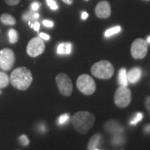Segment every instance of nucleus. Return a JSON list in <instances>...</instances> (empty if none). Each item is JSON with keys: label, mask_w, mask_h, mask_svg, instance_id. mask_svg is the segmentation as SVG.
<instances>
[{"label": "nucleus", "mask_w": 150, "mask_h": 150, "mask_svg": "<svg viewBox=\"0 0 150 150\" xmlns=\"http://www.w3.org/2000/svg\"><path fill=\"white\" fill-rule=\"evenodd\" d=\"M33 11H29V12L26 13L24 15L23 19L24 20H35L34 18V13H35L33 12Z\"/></svg>", "instance_id": "5701e85b"}, {"label": "nucleus", "mask_w": 150, "mask_h": 150, "mask_svg": "<svg viewBox=\"0 0 150 150\" xmlns=\"http://www.w3.org/2000/svg\"><path fill=\"white\" fill-rule=\"evenodd\" d=\"M4 1L8 5L15 6L18 4L20 2V0H4Z\"/></svg>", "instance_id": "a878e982"}, {"label": "nucleus", "mask_w": 150, "mask_h": 150, "mask_svg": "<svg viewBox=\"0 0 150 150\" xmlns=\"http://www.w3.org/2000/svg\"><path fill=\"white\" fill-rule=\"evenodd\" d=\"M145 107L150 113V96H148L145 99Z\"/></svg>", "instance_id": "cd10ccee"}, {"label": "nucleus", "mask_w": 150, "mask_h": 150, "mask_svg": "<svg viewBox=\"0 0 150 150\" xmlns=\"http://www.w3.org/2000/svg\"><path fill=\"white\" fill-rule=\"evenodd\" d=\"M19 142L23 146H27L29 144V138L25 135H22V136H20V138H19Z\"/></svg>", "instance_id": "4be33fe9"}, {"label": "nucleus", "mask_w": 150, "mask_h": 150, "mask_svg": "<svg viewBox=\"0 0 150 150\" xmlns=\"http://www.w3.org/2000/svg\"><path fill=\"white\" fill-rule=\"evenodd\" d=\"M47 5L50 7V8L52 10H57L58 9V5L56 4L54 0H46Z\"/></svg>", "instance_id": "393cba45"}, {"label": "nucleus", "mask_w": 150, "mask_h": 150, "mask_svg": "<svg viewBox=\"0 0 150 150\" xmlns=\"http://www.w3.org/2000/svg\"><path fill=\"white\" fill-rule=\"evenodd\" d=\"M95 14L99 18L106 19L111 14L110 4L107 1H102L97 4L95 8Z\"/></svg>", "instance_id": "9d476101"}, {"label": "nucleus", "mask_w": 150, "mask_h": 150, "mask_svg": "<svg viewBox=\"0 0 150 150\" xmlns=\"http://www.w3.org/2000/svg\"><path fill=\"white\" fill-rule=\"evenodd\" d=\"M42 23L47 27H53V26H54L53 22L50 21V20H44V21L42 22Z\"/></svg>", "instance_id": "c85d7f7f"}, {"label": "nucleus", "mask_w": 150, "mask_h": 150, "mask_svg": "<svg viewBox=\"0 0 150 150\" xmlns=\"http://www.w3.org/2000/svg\"><path fill=\"white\" fill-rule=\"evenodd\" d=\"M91 71L95 77L101 79H109L114 74L115 69L110 61L102 60L93 64Z\"/></svg>", "instance_id": "7ed1b4c3"}, {"label": "nucleus", "mask_w": 150, "mask_h": 150, "mask_svg": "<svg viewBox=\"0 0 150 150\" xmlns=\"http://www.w3.org/2000/svg\"><path fill=\"white\" fill-rule=\"evenodd\" d=\"M147 42L150 43V36H149V37L147 38Z\"/></svg>", "instance_id": "f704fd0d"}, {"label": "nucleus", "mask_w": 150, "mask_h": 150, "mask_svg": "<svg viewBox=\"0 0 150 150\" xmlns=\"http://www.w3.org/2000/svg\"><path fill=\"white\" fill-rule=\"evenodd\" d=\"M10 79L6 73L0 72V88H4L8 86Z\"/></svg>", "instance_id": "f3484780"}, {"label": "nucleus", "mask_w": 150, "mask_h": 150, "mask_svg": "<svg viewBox=\"0 0 150 150\" xmlns=\"http://www.w3.org/2000/svg\"><path fill=\"white\" fill-rule=\"evenodd\" d=\"M9 42L11 44H14L18 40V33L14 29H11L8 31Z\"/></svg>", "instance_id": "a211bd4d"}, {"label": "nucleus", "mask_w": 150, "mask_h": 150, "mask_svg": "<svg viewBox=\"0 0 150 150\" xmlns=\"http://www.w3.org/2000/svg\"><path fill=\"white\" fill-rule=\"evenodd\" d=\"M76 87L79 91L86 95H91L96 91V83L88 74L80 75L76 80Z\"/></svg>", "instance_id": "20e7f679"}, {"label": "nucleus", "mask_w": 150, "mask_h": 150, "mask_svg": "<svg viewBox=\"0 0 150 150\" xmlns=\"http://www.w3.org/2000/svg\"><path fill=\"white\" fill-rule=\"evenodd\" d=\"M0 21L6 25H15L16 24V20L11 15L8 13H4L0 16Z\"/></svg>", "instance_id": "4468645a"}, {"label": "nucleus", "mask_w": 150, "mask_h": 150, "mask_svg": "<svg viewBox=\"0 0 150 150\" xmlns=\"http://www.w3.org/2000/svg\"><path fill=\"white\" fill-rule=\"evenodd\" d=\"M118 82L120 85L123 86H128V79L127 76V70L125 68H122L118 74Z\"/></svg>", "instance_id": "dca6fc26"}, {"label": "nucleus", "mask_w": 150, "mask_h": 150, "mask_svg": "<svg viewBox=\"0 0 150 150\" xmlns=\"http://www.w3.org/2000/svg\"><path fill=\"white\" fill-rule=\"evenodd\" d=\"M112 125H113V127L110 126V125H108V123H106V125H105V127H106V129H107L108 131L116 134H120V133L122 132L123 127L120 126L119 124H117V122H113V121H112Z\"/></svg>", "instance_id": "2eb2a0df"}, {"label": "nucleus", "mask_w": 150, "mask_h": 150, "mask_svg": "<svg viewBox=\"0 0 150 150\" xmlns=\"http://www.w3.org/2000/svg\"><path fill=\"white\" fill-rule=\"evenodd\" d=\"M84 1H89V0H84Z\"/></svg>", "instance_id": "c9c22d12"}, {"label": "nucleus", "mask_w": 150, "mask_h": 150, "mask_svg": "<svg viewBox=\"0 0 150 150\" xmlns=\"http://www.w3.org/2000/svg\"><path fill=\"white\" fill-rule=\"evenodd\" d=\"M11 85L20 91H26L33 81V75L26 67H20L11 72L10 76Z\"/></svg>", "instance_id": "f257e3e1"}, {"label": "nucleus", "mask_w": 150, "mask_h": 150, "mask_svg": "<svg viewBox=\"0 0 150 150\" xmlns=\"http://www.w3.org/2000/svg\"><path fill=\"white\" fill-rule=\"evenodd\" d=\"M33 29H35V31H38L40 29V23L39 22H35V23L33 24Z\"/></svg>", "instance_id": "7c9ffc66"}, {"label": "nucleus", "mask_w": 150, "mask_h": 150, "mask_svg": "<svg viewBox=\"0 0 150 150\" xmlns=\"http://www.w3.org/2000/svg\"><path fill=\"white\" fill-rule=\"evenodd\" d=\"M72 52V44L70 42L61 43L58 46L57 53L59 54H70Z\"/></svg>", "instance_id": "ddd939ff"}, {"label": "nucleus", "mask_w": 150, "mask_h": 150, "mask_svg": "<svg viewBox=\"0 0 150 150\" xmlns=\"http://www.w3.org/2000/svg\"><path fill=\"white\" fill-rule=\"evenodd\" d=\"M88 13H86V12L82 13L81 18L83 19V20H86V19L88 18Z\"/></svg>", "instance_id": "2f4dec72"}, {"label": "nucleus", "mask_w": 150, "mask_h": 150, "mask_svg": "<svg viewBox=\"0 0 150 150\" xmlns=\"http://www.w3.org/2000/svg\"><path fill=\"white\" fill-rule=\"evenodd\" d=\"M121 31V27L120 26H117V27H112L111 29H108L107 31L105 32V37L108 38L111 35L115 34V33H119L120 31Z\"/></svg>", "instance_id": "6ab92c4d"}, {"label": "nucleus", "mask_w": 150, "mask_h": 150, "mask_svg": "<svg viewBox=\"0 0 150 150\" xmlns=\"http://www.w3.org/2000/svg\"><path fill=\"white\" fill-rule=\"evenodd\" d=\"M62 1L67 5H71L73 3V0H62Z\"/></svg>", "instance_id": "473e14b6"}, {"label": "nucleus", "mask_w": 150, "mask_h": 150, "mask_svg": "<svg viewBox=\"0 0 150 150\" xmlns=\"http://www.w3.org/2000/svg\"><path fill=\"white\" fill-rule=\"evenodd\" d=\"M131 101V92L127 86H121L114 95V102L117 107L123 108L128 106Z\"/></svg>", "instance_id": "39448f33"}, {"label": "nucleus", "mask_w": 150, "mask_h": 150, "mask_svg": "<svg viewBox=\"0 0 150 150\" xmlns=\"http://www.w3.org/2000/svg\"><path fill=\"white\" fill-rule=\"evenodd\" d=\"M112 141L115 145H120L123 143V138L120 136H115L113 138V139H112Z\"/></svg>", "instance_id": "b1692460"}, {"label": "nucleus", "mask_w": 150, "mask_h": 150, "mask_svg": "<svg viewBox=\"0 0 150 150\" xmlns=\"http://www.w3.org/2000/svg\"><path fill=\"white\" fill-rule=\"evenodd\" d=\"M40 4L38 2H33L31 5V10L33 11H36L37 10H38L39 8H40Z\"/></svg>", "instance_id": "bb28decb"}, {"label": "nucleus", "mask_w": 150, "mask_h": 150, "mask_svg": "<svg viewBox=\"0 0 150 150\" xmlns=\"http://www.w3.org/2000/svg\"><path fill=\"white\" fill-rule=\"evenodd\" d=\"M101 138H102V136L101 134H95L92 137L88 142V149L89 150H95V149H99L97 147H98L99 142H100Z\"/></svg>", "instance_id": "f8f14e48"}, {"label": "nucleus", "mask_w": 150, "mask_h": 150, "mask_svg": "<svg viewBox=\"0 0 150 150\" xmlns=\"http://www.w3.org/2000/svg\"><path fill=\"white\" fill-rule=\"evenodd\" d=\"M39 37H40L41 38L43 39V40H50V35L46 34V33H40V34H39Z\"/></svg>", "instance_id": "c756f323"}, {"label": "nucleus", "mask_w": 150, "mask_h": 150, "mask_svg": "<svg viewBox=\"0 0 150 150\" xmlns=\"http://www.w3.org/2000/svg\"><path fill=\"white\" fill-rule=\"evenodd\" d=\"M56 82L61 95L70 97L73 91V84L70 76L65 73H59L56 76Z\"/></svg>", "instance_id": "423d86ee"}, {"label": "nucleus", "mask_w": 150, "mask_h": 150, "mask_svg": "<svg viewBox=\"0 0 150 150\" xmlns=\"http://www.w3.org/2000/svg\"><path fill=\"white\" fill-rule=\"evenodd\" d=\"M147 1H149V0H147Z\"/></svg>", "instance_id": "e433bc0d"}, {"label": "nucleus", "mask_w": 150, "mask_h": 150, "mask_svg": "<svg viewBox=\"0 0 150 150\" xmlns=\"http://www.w3.org/2000/svg\"><path fill=\"white\" fill-rule=\"evenodd\" d=\"M127 76L128 82L131 83H136L141 78L142 70L138 67H134L127 72Z\"/></svg>", "instance_id": "9b49d317"}, {"label": "nucleus", "mask_w": 150, "mask_h": 150, "mask_svg": "<svg viewBox=\"0 0 150 150\" xmlns=\"http://www.w3.org/2000/svg\"><path fill=\"white\" fill-rule=\"evenodd\" d=\"M145 131L146 133H149L150 132V125H148L145 127Z\"/></svg>", "instance_id": "72a5a7b5"}, {"label": "nucleus", "mask_w": 150, "mask_h": 150, "mask_svg": "<svg viewBox=\"0 0 150 150\" xmlns=\"http://www.w3.org/2000/svg\"><path fill=\"white\" fill-rule=\"evenodd\" d=\"M16 56L13 51L9 48H4L0 51V68L4 71L11 70L15 64Z\"/></svg>", "instance_id": "6e6552de"}, {"label": "nucleus", "mask_w": 150, "mask_h": 150, "mask_svg": "<svg viewBox=\"0 0 150 150\" xmlns=\"http://www.w3.org/2000/svg\"><path fill=\"white\" fill-rule=\"evenodd\" d=\"M148 52L147 41L142 38H137L133 42L131 47V53L135 59H142Z\"/></svg>", "instance_id": "0eeeda50"}, {"label": "nucleus", "mask_w": 150, "mask_h": 150, "mask_svg": "<svg viewBox=\"0 0 150 150\" xmlns=\"http://www.w3.org/2000/svg\"><path fill=\"white\" fill-rule=\"evenodd\" d=\"M45 50V44L40 37H35L29 41L27 45V52L31 57H37L42 54Z\"/></svg>", "instance_id": "1a4fd4ad"}, {"label": "nucleus", "mask_w": 150, "mask_h": 150, "mask_svg": "<svg viewBox=\"0 0 150 150\" xmlns=\"http://www.w3.org/2000/svg\"><path fill=\"white\" fill-rule=\"evenodd\" d=\"M0 93H1V92H0Z\"/></svg>", "instance_id": "4c0bfd02"}, {"label": "nucleus", "mask_w": 150, "mask_h": 150, "mask_svg": "<svg viewBox=\"0 0 150 150\" xmlns=\"http://www.w3.org/2000/svg\"><path fill=\"white\" fill-rule=\"evenodd\" d=\"M142 118H143L142 113H141V112H138L136 116V117H134V119H133L130 122V125H136V124L138 122L142 120Z\"/></svg>", "instance_id": "412c9836"}, {"label": "nucleus", "mask_w": 150, "mask_h": 150, "mask_svg": "<svg viewBox=\"0 0 150 150\" xmlns=\"http://www.w3.org/2000/svg\"><path fill=\"white\" fill-rule=\"evenodd\" d=\"M70 120V114L69 113H64L63 115H61L58 119L57 123L59 124V125H63L65 124Z\"/></svg>", "instance_id": "aec40b11"}, {"label": "nucleus", "mask_w": 150, "mask_h": 150, "mask_svg": "<svg viewBox=\"0 0 150 150\" xmlns=\"http://www.w3.org/2000/svg\"><path fill=\"white\" fill-rule=\"evenodd\" d=\"M95 121V116L88 111L76 112L72 117V122L75 130L82 135L88 132L94 125Z\"/></svg>", "instance_id": "f03ea898"}]
</instances>
